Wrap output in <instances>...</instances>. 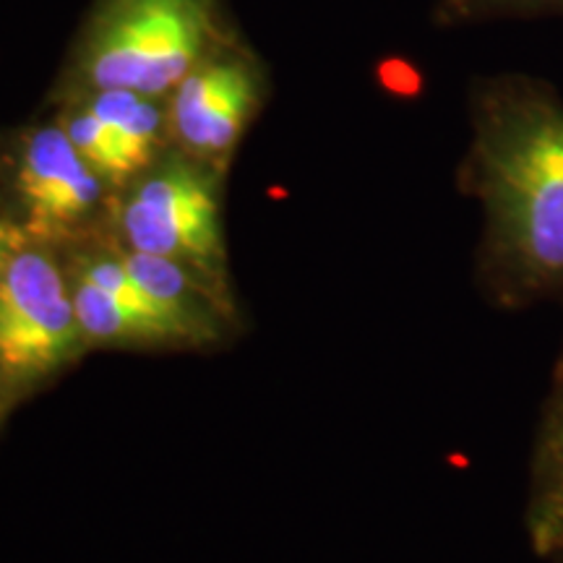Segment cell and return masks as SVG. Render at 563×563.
Returning <instances> with one entry per match:
<instances>
[{
  "label": "cell",
  "mask_w": 563,
  "mask_h": 563,
  "mask_svg": "<svg viewBox=\"0 0 563 563\" xmlns=\"http://www.w3.org/2000/svg\"><path fill=\"white\" fill-rule=\"evenodd\" d=\"M464 188L483 209V290L501 311L563 302V97L530 76L473 95Z\"/></svg>",
  "instance_id": "1"
},
{
  "label": "cell",
  "mask_w": 563,
  "mask_h": 563,
  "mask_svg": "<svg viewBox=\"0 0 563 563\" xmlns=\"http://www.w3.org/2000/svg\"><path fill=\"white\" fill-rule=\"evenodd\" d=\"M235 40L222 0H97L76 34L70 87L159 100Z\"/></svg>",
  "instance_id": "2"
},
{
  "label": "cell",
  "mask_w": 563,
  "mask_h": 563,
  "mask_svg": "<svg viewBox=\"0 0 563 563\" xmlns=\"http://www.w3.org/2000/svg\"><path fill=\"white\" fill-rule=\"evenodd\" d=\"M121 224L133 251L154 253L220 279L224 232L217 183L191 157L162 162L123 203Z\"/></svg>",
  "instance_id": "3"
},
{
  "label": "cell",
  "mask_w": 563,
  "mask_h": 563,
  "mask_svg": "<svg viewBox=\"0 0 563 563\" xmlns=\"http://www.w3.org/2000/svg\"><path fill=\"white\" fill-rule=\"evenodd\" d=\"M84 340L58 266L21 249L0 274V376L9 384L51 376L79 355Z\"/></svg>",
  "instance_id": "4"
},
{
  "label": "cell",
  "mask_w": 563,
  "mask_h": 563,
  "mask_svg": "<svg viewBox=\"0 0 563 563\" xmlns=\"http://www.w3.org/2000/svg\"><path fill=\"white\" fill-rule=\"evenodd\" d=\"M264 102L262 63L241 40L230 42L173 89L167 133L186 157L222 167Z\"/></svg>",
  "instance_id": "5"
},
{
  "label": "cell",
  "mask_w": 563,
  "mask_h": 563,
  "mask_svg": "<svg viewBox=\"0 0 563 563\" xmlns=\"http://www.w3.org/2000/svg\"><path fill=\"white\" fill-rule=\"evenodd\" d=\"M16 191L26 228L37 235H55L76 228L100 207L104 180L70 144L63 125L51 123L21 144Z\"/></svg>",
  "instance_id": "6"
},
{
  "label": "cell",
  "mask_w": 563,
  "mask_h": 563,
  "mask_svg": "<svg viewBox=\"0 0 563 563\" xmlns=\"http://www.w3.org/2000/svg\"><path fill=\"white\" fill-rule=\"evenodd\" d=\"M525 530L540 559H563V342L534 426Z\"/></svg>",
  "instance_id": "7"
},
{
  "label": "cell",
  "mask_w": 563,
  "mask_h": 563,
  "mask_svg": "<svg viewBox=\"0 0 563 563\" xmlns=\"http://www.w3.org/2000/svg\"><path fill=\"white\" fill-rule=\"evenodd\" d=\"M74 306L87 340L97 342H133V344H165L186 342L180 329L157 319V316L125 306L110 292L79 277L74 290Z\"/></svg>",
  "instance_id": "8"
},
{
  "label": "cell",
  "mask_w": 563,
  "mask_h": 563,
  "mask_svg": "<svg viewBox=\"0 0 563 563\" xmlns=\"http://www.w3.org/2000/svg\"><path fill=\"white\" fill-rule=\"evenodd\" d=\"M123 264L129 266L131 277L144 287V292L150 295L154 306L167 319L178 323L183 332L188 334V340L203 342L214 336L211 321L201 308V295L196 292L194 279L188 277L191 269L165 256H154V253L144 251H131L123 258Z\"/></svg>",
  "instance_id": "9"
},
{
  "label": "cell",
  "mask_w": 563,
  "mask_h": 563,
  "mask_svg": "<svg viewBox=\"0 0 563 563\" xmlns=\"http://www.w3.org/2000/svg\"><path fill=\"white\" fill-rule=\"evenodd\" d=\"M84 102L121 136L131 159L144 173L152 165L159 141L167 131V108H162L157 97L129 89L89 91Z\"/></svg>",
  "instance_id": "10"
},
{
  "label": "cell",
  "mask_w": 563,
  "mask_h": 563,
  "mask_svg": "<svg viewBox=\"0 0 563 563\" xmlns=\"http://www.w3.org/2000/svg\"><path fill=\"white\" fill-rule=\"evenodd\" d=\"M60 125L68 133L70 144L89 162L91 170L110 186H121L141 173L121 136L87 102H74V108L60 118Z\"/></svg>",
  "instance_id": "11"
},
{
  "label": "cell",
  "mask_w": 563,
  "mask_h": 563,
  "mask_svg": "<svg viewBox=\"0 0 563 563\" xmlns=\"http://www.w3.org/2000/svg\"><path fill=\"white\" fill-rule=\"evenodd\" d=\"M563 11V0H441L439 24H477V21L506 16H534V13Z\"/></svg>",
  "instance_id": "12"
},
{
  "label": "cell",
  "mask_w": 563,
  "mask_h": 563,
  "mask_svg": "<svg viewBox=\"0 0 563 563\" xmlns=\"http://www.w3.org/2000/svg\"><path fill=\"white\" fill-rule=\"evenodd\" d=\"M19 251H21L19 235L13 232V228H9V224L0 222V274L5 272V266H9V262Z\"/></svg>",
  "instance_id": "13"
},
{
  "label": "cell",
  "mask_w": 563,
  "mask_h": 563,
  "mask_svg": "<svg viewBox=\"0 0 563 563\" xmlns=\"http://www.w3.org/2000/svg\"><path fill=\"white\" fill-rule=\"evenodd\" d=\"M561 563H563V559H561Z\"/></svg>",
  "instance_id": "14"
}]
</instances>
